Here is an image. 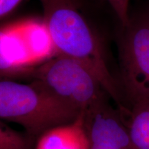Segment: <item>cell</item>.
<instances>
[{
	"label": "cell",
	"mask_w": 149,
	"mask_h": 149,
	"mask_svg": "<svg viewBox=\"0 0 149 149\" xmlns=\"http://www.w3.org/2000/svg\"><path fill=\"white\" fill-rule=\"evenodd\" d=\"M43 21L57 55L77 59L88 66L122 113L128 111L118 78L110 66L103 37L81 8V0H40Z\"/></svg>",
	"instance_id": "obj_1"
},
{
	"label": "cell",
	"mask_w": 149,
	"mask_h": 149,
	"mask_svg": "<svg viewBox=\"0 0 149 149\" xmlns=\"http://www.w3.org/2000/svg\"><path fill=\"white\" fill-rule=\"evenodd\" d=\"M81 113L37 80L0 82L1 121L19 124L37 139L48 130L73 122Z\"/></svg>",
	"instance_id": "obj_2"
},
{
	"label": "cell",
	"mask_w": 149,
	"mask_h": 149,
	"mask_svg": "<svg viewBox=\"0 0 149 149\" xmlns=\"http://www.w3.org/2000/svg\"><path fill=\"white\" fill-rule=\"evenodd\" d=\"M118 39L120 81L128 109L149 98V6L130 13Z\"/></svg>",
	"instance_id": "obj_3"
},
{
	"label": "cell",
	"mask_w": 149,
	"mask_h": 149,
	"mask_svg": "<svg viewBox=\"0 0 149 149\" xmlns=\"http://www.w3.org/2000/svg\"><path fill=\"white\" fill-rule=\"evenodd\" d=\"M30 74L33 80L40 81L81 113L110 97L96 74L81 61L70 57L56 55Z\"/></svg>",
	"instance_id": "obj_4"
},
{
	"label": "cell",
	"mask_w": 149,
	"mask_h": 149,
	"mask_svg": "<svg viewBox=\"0 0 149 149\" xmlns=\"http://www.w3.org/2000/svg\"><path fill=\"white\" fill-rule=\"evenodd\" d=\"M110 99H102L83 112L90 149H131L125 118Z\"/></svg>",
	"instance_id": "obj_5"
},
{
	"label": "cell",
	"mask_w": 149,
	"mask_h": 149,
	"mask_svg": "<svg viewBox=\"0 0 149 149\" xmlns=\"http://www.w3.org/2000/svg\"><path fill=\"white\" fill-rule=\"evenodd\" d=\"M0 42L1 75L30 73L36 68L22 37L17 22L6 26L1 29Z\"/></svg>",
	"instance_id": "obj_6"
},
{
	"label": "cell",
	"mask_w": 149,
	"mask_h": 149,
	"mask_svg": "<svg viewBox=\"0 0 149 149\" xmlns=\"http://www.w3.org/2000/svg\"><path fill=\"white\" fill-rule=\"evenodd\" d=\"M35 149H90L83 112L73 122L42 134L37 139Z\"/></svg>",
	"instance_id": "obj_7"
},
{
	"label": "cell",
	"mask_w": 149,
	"mask_h": 149,
	"mask_svg": "<svg viewBox=\"0 0 149 149\" xmlns=\"http://www.w3.org/2000/svg\"><path fill=\"white\" fill-rule=\"evenodd\" d=\"M17 22L35 66L57 55L51 35L42 18L25 19Z\"/></svg>",
	"instance_id": "obj_8"
},
{
	"label": "cell",
	"mask_w": 149,
	"mask_h": 149,
	"mask_svg": "<svg viewBox=\"0 0 149 149\" xmlns=\"http://www.w3.org/2000/svg\"><path fill=\"white\" fill-rule=\"evenodd\" d=\"M127 117L131 149H149V98L131 104Z\"/></svg>",
	"instance_id": "obj_9"
},
{
	"label": "cell",
	"mask_w": 149,
	"mask_h": 149,
	"mask_svg": "<svg viewBox=\"0 0 149 149\" xmlns=\"http://www.w3.org/2000/svg\"><path fill=\"white\" fill-rule=\"evenodd\" d=\"M37 138L26 131L10 128L0 122V149H35Z\"/></svg>",
	"instance_id": "obj_10"
},
{
	"label": "cell",
	"mask_w": 149,
	"mask_h": 149,
	"mask_svg": "<svg viewBox=\"0 0 149 149\" xmlns=\"http://www.w3.org/2000/svg\"><path fill=\"white\" fill-rule=\"evenodd\" d=\"M116 15L121 26H125L129 22V0H107Z\"/></svg>",
	"instance_id": "obj_11"
},
{
	"label": "cell",
	"mask_w": 149,
	"mask_h": 149,
	"mask_svg": "<svg viewBox=\"0 0 149 149\" xmlns=\"http://www.w3.org/2000/svg\"><path fill=\"white\" fill-rule=\"evenodd\" d=\"M23 0H0V17H6L19 6Z\"/></svg>",
	"instance_id": "obj_12"
}]
</instances>
